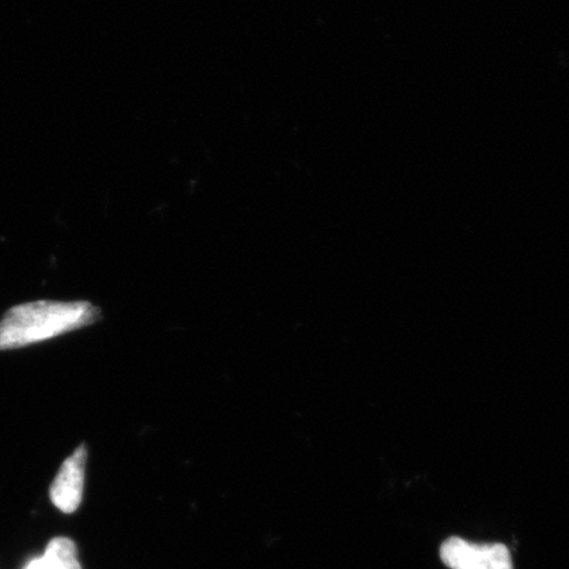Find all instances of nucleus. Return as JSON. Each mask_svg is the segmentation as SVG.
Segmentation results:
<instances>
[{"instance_id": "nucleus-1", "label": "nucleus", "mask_w": 569, "mask_h": 569, "mask_svg": "<svg viewBox=\"0 0 569 569\" xmlns=\"http://www.w3.org/2000/svg\"><path fill=\"white\" fill-rule=\"evenodd\" d=\"M99 306L89 301H34L13 306L0 320V351L18 350L102 320Z\"/></svg>"}, {"instance_id": "nucleus-3", "label": "nucleus", "mask_w": 569, "mask_h": 569, "mask_svg": "<svg viewBox=\"0 0 569 569\" xmlns=\"http://www.w3.org/2000/svg\"><path fill=\"white\" fill-rule=\"evenodd\" d=\"M88 446L82 443L62 462L60 471L49 489L54 507L66 515H73L83 498L84 472H87Z\"/></svg>"}, {"instance_id": "nucleus-2", "label": "nucleus", "mask_w": 569, "mask_h": 569, "mask_svg": "<svg viewBox=\"0 0 569 569\" xmlns=\"http://www.w3.org/2000/svg\"><path fill=\"white\" fill-rule=\"evenodd\" d=\"M440 559L450 569H515L513 558L502 543H473L452 537L440 547Z\"/></svg>"}, {"instance_id": "nucleus-4", "label": "nucleus", "mask_w": 569, "mask_h": 569, "mask_svg": "<svg viewBox=\"0 0 569 569\" xmlns=\"http://www.w3.org/2000/svg\"><path fill=\"white\" fill-rule=\"evenodd\" d=\"M24 569H82L73 540L57 537L48 543L44 555L28 561Z\"/></svg>"}]
</instances>
